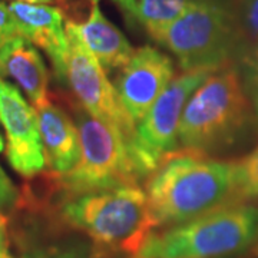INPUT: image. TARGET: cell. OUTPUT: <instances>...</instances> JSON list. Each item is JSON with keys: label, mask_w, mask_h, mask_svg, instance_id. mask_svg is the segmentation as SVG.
<instances>
[{"label": "cell", "mask_w": 258, "mask_h": 258, "mask_svg": "<svg viewBox=\"0 0 258 258\" xmlns=\"http://www.w3.org/2000/svg\"><path fill=\"white\" fill-rule=\"evenodd\" d=\"M28 211L57 214L59 221L86 234L98 247L131 255L155 231L147 194L138 185L60 197L56 192L55 172L49 169L36 178Z\"/></svg>", "instance_id": "obj_1"}, {"label": "cell", "mask_w": 258, "mask_h": 258, "mask_svg": "<svg viewBox=\"0 0 258 258\" xmlns=\"http://www.w3.org/2000/svg\"><path fill=\"white\" fill-rule=\"evenodd\" d=\"M235 161L176 151L147 178L145 194L155 230L184 224L232 205Z\"/></svg>", "instance_id": "obj_2"}, {"label": "cell", "mask_w": 258, "mask_h": 258, "mask_svg": "<svg viewBox=\"0 0 258 258\" xmlns=\"http://www.w3.org/2000/svg\"><path fill=\"white\" fill-rule=\"evenodd\" d=\"M257 128L235 64L222 68L191 95L178 129V151L217 158L235 149Z\"/></svg>", "instance_id": "obj_3"}, {"label": "cell", "mask_w": 258, "mask_h": 258, "mask_svg": "<svg viewBox=\"0 0 258 258\" xmlns=\"http://www.w3.org/2000/svg\"><path fill=\"white\" fill-rule=\"evenodd\" d=\"M258 245V204H232L149 234L131 258H231Z\"/></svg>", "instance_id": "obj_4"}, {"label": "cell", "mask_w": 258, "mask_h": 258, "mask_svg": "<svg viewBox=\"0 0 258 258\" xmlns=\"http://www.w3.org/2000/svg\"><path fill=\"white\" fill-rule=\"evenodd\" d=\"M152 39L175 56L184 72L237 66L245 52L230 0H194L184 15Z\"/></svg>", "instance_id": "obj_5"}, {"label": "cell", "mask_w": 258, "mask_h": 258, "mask_svg": "<svg viewBox=\"0 0 258 258\" xmlns=\"http://www.w3.org/2000/svg\"><path fill=\"white\" fill-rule=\"evenodd\" d=\"M74 118L81 141V159L68 174H56V192L60 197L135 186L141 181L120 137L93 118L72 93H60Z\"/></svg>", "instance_id": "obj_6"}, {"label": "cell", "mask_w": 258, "mask_h": 258, "mask_svg": "<svg viewBox=\"0 0 258 258\" xmlns=\"http://www.w3.org/2000/svg\"><path fill=\"white\" fill-rule=\"evenodd\" d=\"M215 71L195 69L174 76L137 125L128 155L141 181L147 179L168 155L178 151V129L188 99Z\"/></svg>", "instance_id": "obj_7"}, {"label": "cell", "mask_w": 258, "mask_h": 258, "mask_svg": "<svg viewBox=\"0 0 258 258\" xmlns=\"http://www.w3.org/2000/svg\"><path fill=\"white\" fill-rule=\"evenodd\" d=\"M64 83L71 93L93 118L116 132L126 149L137 134V123L122 105L115 86L109 82L96 57L85 46L72 23L66 22Z\"/></svg>", "instance_id": "obj_8"}, {"label": "cell", "mask_w": 258, "mask_h": 258, "mask_svg": "<svg viewBox=\"0 0 258 258\" xmlns=\"http://www.w3.org/2000/svg\"><path fill=\"white\" fill-rule=\"evenodd\" d=\"M0 122L8 137V159L20 175L30 178L45 168L37 115L19 89L0 76Z\"/></svg>", "instance_id": "obj_9"}, {"label": "cell", "mask_w": 258, "mask_h": 258, "mask_svg": "<svg viewBox=\"0 0 258 258\" xmlns=\"http://www.w3.org/2000/svg\"><path fill=\"white\" fill-rule=\"evenodd\" d=\"M175 76L169 56L154 46L135 50L115 78V89L129 116L138 125Z\"/></svg>", "instance_id": "obj_10"}, {"label": "cell", "mask_w": 258, "mask_h": 258, "mask_svg": "<svg viewBox=\"0 0 258 258\" xmlns=\"http://www.w3.org/2000/svg\"><path fill=\"white\" fill-rule=\"evenodd\" d=\"M35 111L47 169L60 175L68 174L81 159V141L62 95L50 92L49 101Z\"/></svg>", "instance_id": "obj_11"}, {"label": "cell", "mask_w": 258, "mask_h": 258, "mask_svg": "<svg viewBox=\"0 0 258 258\" xmlns=\"http://www.w3.org/2000/svg\"><path fill=\"white\" fill-rule=\"evenodd\" d=\"M9 10L16 22L19 35L46 52L56 79L64 83V56L68 43L62 12L49 5H32L19 0L10 3Z\"/></svg>", "instance_id": "obj_12"}, {"label": "cell", "mask_w": 258, "mask_h": 258, "mask_svg": "<svg viewBox=\"0 0 258 258\" xmlns=\"http://www.w3.org/2000/svg\"><path fill=\"white\" fill-rule=\"evenodd\" d=\"M0 76L12 78L26 93L33 108L49 101V72L40 53L23 36L0 47Z\"/></svg>", "instance_id": "obj_13"}, {"label": "cell", "mask_w": 258, "mask_h": 258, "mask_svg": "<svg viewBox=\"0 0 258 258\" xmlns=\"http://www.w3.org/2000/svg\"><path fill=\"white\" fill-rule=\"evenodd\" d=\"M72 25L85 46L96 57L106 74L120 71L135 53L128 39L105 18L98 5L91 6L89 15L85 20H79Z\"/></svg>", "instance_id": "obj_14"}, {"label": "cell", "mask_w": 258, "mask_h": 258, "mask_svg": "<svg viewBox=\"0 0 258 258\" xmlns=\"http://www.w3.org/2000/svg\"><path fill=\"white\" fill-rule=\"evenodd\" d=\"M118 9L151 37L174 23L194 0H112Z\"/></svg>", "instance_id": "obj_15"}, {"label": "cell", "mask_w": 258, "mask_h": 258, "mask_svg": "<svg viewBox=\"0 0 258 258\" xmlns=\"http://www.w3.org/2000/svg\"><path fill=\"white\" fill-rule=\"evenodd\" d=\"M232 204H258V147L235 161Z\"/></svg>", "instance_id": "obj_16"}, {"label": "cell", "mask_w": 258, "mask_h": 258, "mask_svg": "<svg viewBox=\"0 0 258 258\" xmlns=\"http://www.w3.org/2000/svg\"><path fill=\"white\" fill-rule=\"evenodd\" d=\"M244 55L258 45V0H234Z\"/></svg>", "instance_id": "obj_17"}, {"label": "cell", "mask_w": 258, "mask_h": 258, "mask_svg": "<svg viewBox=\"0 0 258 258\" xmlns=\"http://www.w3.org/2000/svg\"><path fill=\"white\" fill-rule=\"evenodd\" d=\"M237 71L240 75L244 91L251 98L258 92V45L249 49L237 63Z\"/></svg>", "instance_id": "obj_18"}, {"label": "cell", "mask_w": 258, "mask_h": 258, "mask_svg": "<svg viewBox=\"0 0 258 258\" xmlns=\"http://www.w3.org/2000/svg\"><path fill=\"white\" fill-rule=\"evenodd\" d=\"M8 258H93L85 245H66V247H47L28 251L20 257L10 255Z\"/></svg>", "instance_id": "obj_19"}, {"label": "cell", "mask_w": 258, "mask_h": 258, "mask_svg": "<svg viewBox=\"0 0 258 258\" xmlns=\"http://www.w3.org/2000/svg\"><path fill=\"white\" fill-rule=\"evenodd\" d=\"M19 200V191L10 182L8 175L0 166V211L15 210Z\"/></svg>", "instance_id": "obj_20"}, {"label": "cell", "mask_w": 258, "mask_h": 258, "mask_svg": "<svg viewBox=\"0 0 258 258\" xmlns=\"http://www.w3.org/2000/svg\"><path fill=\"white\" fill-rule=\"evenodd\" d=\"M16 36H19L18 26L10 13L9 6L0 2V47Z\"/></svg>", "instance_id": "obj_21"}, {"label": "cell", "mask_w": 258, "mask_h": 258, "mask_svg": "<svg viewBox=\"0 0 258 258\" xmlns=\"http://www.w3.org/2000/svg\"><path fill=\"white\" fill-rule=\"evenodd\" d=\"M9 257V237H8V217L0 211V258Z\"/></svg>", "instance_id": "obj_22"}, {"label": "cell", "mask_w": 258, "mask_h": 258, "mask_svg": "<svg viewBox=\"0 0 258 258\" xmlns=\"http://www.w3.org/2000/svg\"><path fill=\"white\" fill-rule=\"evenodd\" d=\"M251 105H252V112H254L255 125H257V131H258V92L251 98Z\"/></svg>", "instance_id": "obj_23"}, {"label": "cell", "mask_w": 258, "mask_h": 258, "mask_svg": "<svg viewBox=\"0 0 258 258\" xmlns=\"http://www.w3.org/2000/svg\"><path fill=\"white\" fill-rule=\"evenodd\" d=\"M25 3H32V5H49V3H56L57 0H19Z\"/></svg>", "instance_id": "obj_24"}, {"label": "cell", "mask_w": 258, "mask_h": 258, "mask_svg": "<svg viewBox=\"0 0 258 258\" xmlns=\"http://www.w3.org/2000/svg\"><path fill=\"white\" fill-rule=\"evenodd\" d=\"M3 148H5V144H3V139L0 138V151H3Z\"/></svg>", "instance_id": "obj_25"}, {"label": "cell", "mask_w": 258, "mask_h": 258, "mask_svg": "<svg viewBox=\"0 0 258 258\" xmlns=\"http://www.w3.org/2000/svg\"><path fill=\"white\" fill-rule=\"evenodd\" d=\"M89 2H91L92 5H98V2H99V0H89Z\"/></svg>", "instance_id": "obj_26"}, {"label": "cell", "mask_w": 258, "mask_h": 258, "mask_svg": "<svg viewBox=\"0 0 258 258\" xmlns=\"http://www.w3.org/2000/svg\"><path fill=\"white\" fill-rule=\"evenodd\" d=\"M257 251H258V245H257Z\"/></svg>", "instance_id": "obj_27"}]
</instances>
